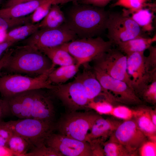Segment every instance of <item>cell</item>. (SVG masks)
Returning a JSON list of instances; mask_svg holds the SVG:
<instances>
[{
    "label": "cell",
    "instance_id": "7402d4cb",
    "mask_svg": "<svg viewBox=\"0 0 156 156\" xmlns=\"http://www.w3.org/2000/svg\"><path fill=\"white\" fill-rule=\"evenodd\" d=\"M80 66L76 64L54 68L49 73L48 80L52 84L58 85L64 83L76 75Z\"/></svg>",
    "mask_w": 156,
    "mask_h": 156
},
{
    "label": "cell",
    "instance_id": "e0dca14e",
    "mask_svg": "<svg viewBox=\"0 0 156 156\" xmlns=\"http://www.w3.org/2000/svg\"><path fill=\"white\" fill-rule=\"evenodd\" d=\"M88 63L85 64L83 71L77 74L75 79L78 81L84 88L88 98L90 101L100 95H102L105 90L97 79L93 69Z\"/></svg>",
    "mask_w": 156,
    "mask_h": 156
},
{
    "label": "cell",
    "instance_id": "3957f363",
    "mask_svg": "<svg viewBox=\"0 0 156 156\" xmlns=\"http://www.w3.org/2000/svg\"><path fill=\"white\" fill-rule=\"evenodd\" d=\"M53 67L55 66L44 53L33 46L25 44L12 49L4 68L11 72L38 76Z\"/></svg>",
    "mask_w": 156,
    "mask_h": 156
},
{
    "label": "cell",
    "instance_id": "484cf974",
    "mask_svg": "<svg viewBox=\"0 0 156 156\" xmlns=\"http://www.w3.org/2000/svg\"><path fill=\"white\" fill-rule=\"evenodd\" d=\"M33 147L25 139L13 133L10 138L8 147L15 156H25L29 148Z\"/></svg>",
    "mask_w": 156,
    "mask_h": 156
},
{
    "label": "cell",
    "instance_id": "6da1fadb",
    "mask_svg": "<svg viewBox=\"0 0 156 156\" xmlns=\"http://www.w3.org/2000/svg\"><path fill=\"white\" fill-rule=\"evenodd\" d=\"M31 90L5 98L10 113L20 119L53 122L55 110L50 96L42 90Z\"/></svg>",
    "mask_w": 156,
    "mask_h": 156
},
{
    "label": "cell",
    "instance_id": "4fadbf2b",
    "mask_svg": "<svg viewBox=\"0 0 156 156\" xmlns=\"http://www.w3.org/2000/svg\"><path fill=\"white\" fill-rule=\"evenodd\" d=\"M69 112L88 108L90 101L82 84L75 79L64 84L54 85L51 89Z\"/></svg>",
    "mask_w": 156,
    "mask_h": 156
},
{
    "label": "cell",
    "instance_id": "5bb4252c",
    "mask_svg": "<svg viewBox=\"0 0 156 156\" xmlns=\"http://www.w3.org/2000/svg\"><path fill=\"white\" fill-rule=\"evenodd\" d=\"M147 138L138 127L134 119L121 123L109 139L124 146L132 156L137 155L139 148Z\"/></svg>",
    "mask_w": 156,
    "mask_h": 156
},
{
    "label": "cell",
    "instance_id": "ee69618b",
    "mask_svg": "<svg viewBox=\"0 0 156 156\" xmlns=\"http://www.w3.org/2000/svg\"><path fill=\"white\" fill-rule=\"evenodd\" d=\"M5 30H0V44L4 42L5 36L6 33Z\"/></svg>",
    "mask_w": 156,
    "mask_h": 156
},
{
    "label": "cell",
    "instance_id": "b9f144b4",
    "mask_svg": "<svg viewBox=\"0 0 156 156\" xmlns=\"http://www.w3.org/2000/svg\"><path fill=\"white\" fill-rule=\"evenodd\" d=\"M14 44L10 42H5L0 44V57L4 52Z\"/></svg>",
    "mask_w": 156,
    "mask_h": 156
},
{
    "label": "cell",
    "instance_id": "9a60e30c",
    "mask_svg": "<svg viewBox=\"0 0 156 156\" xmlns=\"http://www.w3.org/2000/svg\"><path fill=\"white\" fill-rule=\"evenodd\" d=\"M46 145L51 147L62 156H92L91 145L60 133H52L46 141Z\"/></svg>",
    "mask_w": 156,
    "mask_h": 156
},
{
    "label": "cell",
    "instance_id": "44dd1931",
    "mask_svg": "<svg viewBox=\"0 0 156 156\" xmlns=\"http://www.w3.org/2000/svg\"><path fill=\"white\" fill-rule=\"evenodd\" d=\"M51 60L54 66L69 65L76 64L74 58L60 46L39 49Z\"/></svg>",
    "mask_w": 156,
    "mask_h": 156
},
{
    "label": "cell",
    "instance_id": "8d00e7d4",
    "mask_svg": "<svg viewBox=\"0 0 156 156\" xmlns=\"http://www.w3.org/2000/svg\"><path fill=\"white\" fill-rule=\"evenodd\" d=\"M112 0H80V3L103 8Z\"/></svg>",
    "mask_w": 156,
    "mask_h": 156
},
{
    "label": "cell",
    "instance_id": "ab89813d",
    "mask_svg": "<svg viewBox=\"0 0 156 156\" xmlns=\"http://www.w3.org/2000/svg\"><path fill=\"white\" fill-rule=\"evenodd\" d=\"M34 0H8L4 4L3 8L10 7L19 4Z\"/></svg>",
    "mask_w": 156,
    "mask_h": 156
},
{
    "label": "cell",
    "instance_id": "52a82bcc",
    "mask_svg": "<svg viewBox=\"0 0 156 156\" xmlns=\"http://www.w3.org/2000/svg\"><path fill=\"white\" fill-rule=\"evenodd\" d=\"M100 116L92 112H69L55 124V129L60 134L87 142L88 132L95 121Z\"/></svg>",
    "mask_w": 156,
    "mask_h": 156
},
{
    "label": "cell",
    "instance_id": "7a4b0ae2",
    "mask_svg": "<svg viewBox=\"0 0 156 156\" xmlns=\"http://www.w3.org/2000/svg\"><path fill=\"white\" fill-rule=\"evenodd\" d=\"M109 13L102 8L76 4L64 12V24L78 38L96 37L106 29Z\"/></svg>",
    "mask_w": 156,
    "mask_h": 156
},
{
    "label": "cell",
    "instance_id": "ffe728a7",
    "mask_svg": "<svg viewBox=\"0 0 156 156\" xmlns=\"http://www.w3.org/2000/svg\"><path fill=\"white\" fill-rule=\"evenodd\" d=\"M156 41V36L153 38L140 36L120 42L116 45L118 50L126 55L137 52H144Z\"/></svg>",
    "mask_w": 156,
    "mask_h": 156
},
{
    "label": "cell",
    "instance_id": "ac0fdd59",
    "mask_svg": "<svg viewBox=\"0 0 156 156\" xmlns=\"http://www.w3.org/2000/svg\"><path fill=\"white\" fill-rule=\"evenodd\" d=\"M48 0H34L0 9V17L18 18L26 16Z\"/></svg>",
    "mask_w": 156,
    "mask_h": 156
},
{
    "label": "cell",
    "instance_id": "277c9868",
    "mask_svg": "<svg viewBox=\"0 0 156 156\" xmlns=\"http://www.w3.org/2000/svg\"><path fill=\"white\" fill-rule=\"evenodd\" d=\"M2 122L13 133L25 139L33 148L46 145L47 139L55 129L54 122L33 118Z\"/></svg>",
    "mask_w": 156,
    "mask_h": 156
},
{
    "label": "cell",
    "instance_id": "30bf717a",
    "mask_svg": "<svg viewBox=\"0 0 156 156\" xmlns=\"http://www.w3.org/2000/svg\"><path fill=\"white\" fill-rule=\"evenodd\" d=\"M93 70L104 89L112 101L127 105H139L142 102L134 90L125 82L113 78L94 66Z\"/></svg>",
    "mask_w": 156,
    "mask_h": 156
},
{
    "label": "cell",
    "instance_id": "2e32d148",
    "mask_svg": "<svg viewBox=\"0 0 156 156\" xmlns=\"http://www.w3.org/2000/svg\"><path fill=\"white\" fill-rule=\"evenodd\" d=\"M121 122L114 119H105L101 116L94 122L87 135V141L90 144L100 143L110 137Z\"/></svg>",
    "mask_w": 156,
    "mask_h": 156
},
{
    "label": "cell",
    "instance_id": "7bdbcfd3",
    "mask_svg": "<svg viewBox=\"0 0 156 156\" xmlns=\"http://www.w3.org/2000/svg\"><path fill=\"white\" fill-rule=\"evenodd\" d=\"M151 118L153 124L156 126V110L151 109L150 110Z\"/></svg>",
    "mask_w": 156,
    "mask_h": 156
},
{
    "label": "cell",
    "instance_id": "1f68e13d",
    "mask_svg": "<svg viewBox=\"0 0 156 156\" xmlns=\"http://www.w3.org/2000/svg\"><path fill=\"white\" fill-rule=\"evenodd\" d=\"M114 106L111 102L106 99L98 101L90 102L88 108L92 109L100 114L110 115Z\"/></svg>",
    "mask_w": 156,
    "mask_h": 156
},
{
    "label": "cell",
    "instance_id": "836d02e7",
    "mask_svg": "<svg viewBox=\"0 0 156 156\" xmlns=\"http://www.w3.org/2000/svg\"><path fill=\"white\" fill-rule=\"evenodd\" d=\"M134 110L124 105L114 107L111 115L118 119L125 120H130L133 117Z\"/></svg>",
    "mask_w": 156,
    "mask_h": 156
},
{
    "label": "cell",
    "instance_id": "4dcf8cb0",
    "mask_svg": "<svg viewBox=\"0 0 156 156\" xmlns=\"http://www.w3.org/2000/svg\"><path fill=\"white\" fill-rule=\"evenodd\" d=\"M139 95L142 96L147 102L155 103L156 102V78L145 85Z\"/></svg>",
    "mask_w": 156,
    "mask_h": 156
},
{
    "label": "cell",
    "instance_id": "d6986e66",
    "mask_svg": "<svg viewBox=\"0 0 156 156\" xmlns=\"http://www.w3.org/2000/svg\"><path fill=\"white\" fill-rule=\"evenodd\" d=\"M150 110L145 108L134 110L133 118L139 129L147 138L156 141V126L152 122Z\"/></svg>",
    "mask_w": 156,
    "mask_h": 156
},
{
    "label": "cell",
    "instance_id": "f546056e",
    "mask_svg": "<svg viewBox=\"0 0 156 156\" xmlns=\"http://www.w3.org/2000/svg\"><path fill=\"white\" fill-rule=\"evenodd\" d=\"M148 0H117L111 5V7L120 6L127 8L128 12H132L143 8Z\"/></svg>",
    "mask_w": 156,
    "mask_h": 156
},
{
    "label": "cell",
    "instance_id": "ba28073f",
    "mask_svg": "<svg viewBox=\"0 0 156 156\" xmlns=\"http://www.w3.org/2000/svg\"><path fill=\"white\" fill-rule=\"evenodd\" d=\"M127 70L133 88L138 96L145 84L156 78V60L144 52L126 55Z\"/></svg>",
    "mask_w": 156,
    "mask_h": 156
},
{
    "label": "cell",
    "instance_id": "f6af8a7d",
    "mask_svg": "<svg viewBox=\"0 0 156 156\" xmlns=\"http://www.w3.org/2000/svg\"><path fill=\"white\" fill-rule=\"evenodd\" d=\"M3 0H0V4L1 3Z\"/></svg>",
    "mask_w": 156,
    "mask_h": 156
},
{
    "label": "cell",
    "instance_id": "f35d334b",
    "mask_svg": "<svg viewBox=\"0 0 156 156\" xmlns=\"http://www.w3.org/2000/svg\"><path fill=\"white\" fill-rule=\"evenodd\" d=\"M12 49L8 50L0 60V76L1 74V70L5 66L9 57L10 55Z\"/></svg>",
    "mask_w": 156,
    "mask_h": 156
},
{
    "label": "cell",
    "instance_id": "60d3db41",
    "mask_svg": "<svg viewBox=\"0 0 156 156\" xmlns=\"http://www.w3.org/2000/svg\"><path fill=\"white\" fill-rule=\"evenodd\" d=\"M14 154L6 146L0 145V156H14Z\"/></svg>",
    "mask_w": 156,
    "mask_h": 156
},
{
    "label": "cell",
    "instance_id": "e575fe53",
    "mask_svg": "<svg viewBox=\"0 0 156 156\" xmlns=\"http://www.w3.org/2000/svg\"><path fill=\"white\" fill-rule=\"evenodd\" d=\"M138 153L141 156H156V141L147 140L140 147Z\"/></svg>",
    "mask_w": 156,
    "mask_h": 156
},
{
    "label": "cell",
    "instance_id": "74e56055",
    "mask_svg": "<svg viewBox=\"0 0 156 156\" xmlns=\"http://www.w3.org/2000/svg\"><path fill=\"white\" fill-rule=\"evenodd\" d=\"M9 113V110L7 100L5 98L1 99L0 96V121Z\"/></svg>",
    "mask_w": 156,
    "mask_h": 156
},
{
    "label": "cell",
    "instance_id": "8fae6325",
    "mask_svg": "<svg viewBox=\"0 0 156 156\" xmlns=\"http://www.w3.org/2000/svg\"><path fill=\"white\" fill-rule=\"evenodd\" d=\"M78 38L76 35L64 23L57 27L39 29L24 40L25 44L38 50L60 46Z\"/></svg>",
    "mask_w": 156,
    "mask_h": 156
},
{
    "label": "cell",
    "instance_id": "cb8c5ba5",
    "mask_svg": "<svg viewBox=\"0 0 156 156\" xmlns=\"http://www.w3.org/2000/svg\"><path fill=\"white\" fill-rule=\"evenodd\" d=\"M64 12L57 4L52 5L44 18L39 23V29L52 28L60 26L65 22Z\"/></svg>",
    "mask_w": 156,
    "mask_h": 156
},
{
    "label": "cell",
    "instance_id": "5b68a950",
    "mask_svg": "<svg viewBox=\"0 0 156 156\" xmlns=\"http://www.w3.org/2000/svg\"><path fill=\"white\" fill-rule=\"evenodd\" d=\"M113 43L99 36L77 38L60 46L67 51L80 66L93 61L112 48Z\"/></svg>",
    "mask_w": 156,
    "mask_h": 156
},
{
    "label": "cell",
    "instance_id": "d4e9b609",
    "mask_svg": "<svg viewBox=\"0 0 156 156\" xmlns=\"http://www.w3.org/2000/svg\"><path fill=\"white\" fill-rule=\"evenodd\" d=\"M122 14L127 16L131 14L130 17L141 28L143 31H149L153 29L152 22L153 13L148 9L143 8L132 12H128L125 10Z\"/></svg>",
    "mask_w": 156,
    "mask_h": 156
},
{
    "label": "cell",
    "instance_id": "7c38bea8",
    "mask_svg": "<svg viewBox=\"0 0 156 156\" xmlns=\"http://www.w3.org/2000/svg\"><path fill=\"white\" fill-rule=\"evenodd\" d=\"M127 60L126 55L118 49L111 48L93 61L94 66L110 76L125 82L133 90L127 72Z\"/></svg>",
    "mask_w": 156,
    "mask_h": 156
},
{
    "label": "cell",
    "instance_id": "d6a6232c",
    "mask_svg": "<svg viewBox=\"0 0 156 156\" xmlns=\"http://www.w3.org/2000/svg\"><path fill=\"white\" fill-rule=\"evenodd\" d=\"M25 156H62L58 152L51 147L43 145L39 147H34Z\"/></svg>",
    "mask_w": 156,
    "mask_h": 156
},
{
    "label": "cell",
    "instance_id": "603a6c76",
    "mask_svg": "<svg viewBox=\"0 0 156 156\" xmlns=\"http://www.w3.org/2000/svg\"><path fill=\"white\" fill-rule=\"evenodd\" d=\"M39 23L30 22L11 29L6 33L4 42H10L14 44L24 40L39 29Z\"/></svg>",
    "mask_w": 156,
    "mask_h": 156
},
{
    "label": "cell",
    "instance_id": "f1b7e54d",
    "mask_svg": "<svg viewBox=\"0 0 156 156\" xmlns=\"http://www.w3.org/2000/svg\"><path fill=\"white\" fill-rule=\"evenodd\" d=\"M57 0H49L37 8L30 16L31 21L33 23H39L48 13L52 5L57 4Z\"/></svg>",
    "mask_w": 156,
    "mask_h": 156
},
{
    "label": "cell",
    "instance_id": "4316f807",
    "mask_svg": "<svg viewBox=\"0 0 156 156\" xmlns=\"http://www.w3.org/2000/svg\"><path fill=\"white\" fill-rule=\"evenodd\" d=\"M104 155L106 156H130L131 153L122 145L109 139L103 144Z\"/></svg>",
    "mask_w": 156,
    "mask_h": 156
},
{
    "label": "cell",
    "instance_id": "9c48e42d",
    "mask_svg": "<svg viewBox=\"0 0 156 156\" xmlns=\"http://www.w3.org/2000/svg\"><path fill=\"white\" fill-rule=\"evenodd\" d=\"M106 29L109 40L116 45L143 36V31L137 24L130 17L122 14L109 12Z\"/></svg>",
    "mask_w": 156,
    "mask_h": 156
},
{
    "label": "cell",
    "instance_id": "8992f818",
    "mask_svg": "<svg viewBox=\"0 0 156 156\" xmlns=\"http://www.w3.org/2000/svg\"><path fill=\"white\" fill-rule=\"evenodd\" d=\"M53 67L44 73L32 77L20 75H7L0 77V94L5 98L26 91L38 89L51 90L54 86L48 79Z\"/></svg>",
    "mask_w": 156,
    "mask_h": 156
},
{
    "label": "cell",
    "instance_id": "83f0119b",
    "mask_svg": "<svg viewBox=\"0 0 156 156\" xmlns=\"http://www.w3.org/2000/svg\"><path fill=\"white\" fill-rule=\"evenodd\" d=\"M30 22V16L18 18L0 17V30L6 31Z\"/></svg>",
    "mask_w": 156,
    "mask_h": 156
},
{
    "label": "cell",
    "instance_id": "d590c367",
    "mask_svg": "<svg viewBox=\"0 0 156 156\" xmlns=\"http://www.w3.org/2000/svg\"><path fill=\"white\" fill-rule=\"evenodd\" d=\"M0 121V145L8 147L9 140L13 133Z\"/></svg>",
    "mask_w": 156,
    "mask_h": 156
}]
</instances>
